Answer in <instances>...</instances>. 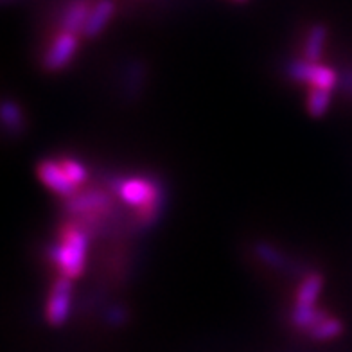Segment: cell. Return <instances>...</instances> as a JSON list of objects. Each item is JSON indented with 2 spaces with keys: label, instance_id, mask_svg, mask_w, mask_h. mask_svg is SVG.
Listing matches in <instances>:
<instances>
[{
  "label": "cell",
  "instance_id": "2e32d148",
  "mask_svg": "<svg viewBox=\"0 0 352 352\" xmlns=\"http://www.w3.org/2000/svg\"><path fill=\"white\" fill-rule=\"evenodd\" d=\"M61 167L65 169L67 176H69L70 180L74 182L76 186H81V184L87 180V176H88L87 167L79 162V160H76V158H65V160L61 162Z\"/></svg>",
  "mask_w": 352,
  "mask_h": 352
},
{
  "label": "cell",
  "instance_id": "4fadbf2b",
  "mask_svg": "<svg viewBox=\"0 0 352 352\" xmlns=\"http://www.w3.org/2000/svg\"><path fill=\"white\" fill-rule=\"evenodd\" d=\"M343 333V324L334 316H325L324 320H320L318 324L309 331V336L316 342H327Z\"/></svg>",
  "mask_w": 352,
  "mask_h": 352
},
{
  "label": "cell",
  "instance_id": "5b68a950",
  "mask_svg": "<svg viewBox=\"0 0 352 352\" xmlns=\"http://www.w3.org/2000/svg\"><path fill=\"white\" fill-rule=\"evenodd\" d=\"M78 34L60 31V34L52 40L51 47L47 49V54L43 58V65L47 70H60L70 63V60L78 51Z\"/></svg>",
  "mask_w": 352,
  "mask_h": 352
},
{
  "label": "cell",
  "instance_id": "7a4b0ae2",
  "mask_svg": "<svg viewBox=\"0 0 352 352\" xmlns=\"http://www.w3.org/2000/svg\"><path fill=\"white\" fill-rule=\"evenodd\" d=\"M117 195L124 204L137 207L142 218H155L158 209V189L144 178H126L117 186Z\"/></svg>",
  "mask_w": 352,
  "mask_h": 352
},
{
  "label": "cell",
  "instance_id": "5bb4252c",
  "mask_svg": "<svg viewBox=\"0 0 352 352\" xmlns=\"http://www.w3.org/2000/svg\"><path fill=\"white\" fill-rule=\"evenodd\" d=\"M331 107V90L311 88L307 94V111L313 117H322Z\"/></svg>",
  "mask_w": 352,
  "mask_h": 352
},
{
  "label": "cell",
  "instance_id": "7c38bea8",
  "mask_svg": "<svg viewBox=\"0 0 352 352\" xmlns=\"http://www.w3.org/2000/svg\"><path fill=\"white\" fill-rule=\"evenodd\" d=\"M325 316L327 315L316 309L315 306H298V304H295L292 311V324L298 329L311 331Z\"/></svg>",
  "mask_w": 352,
  "mask_h": 352
},
{
  "label": "cell",
  "instance_id": "9a60e30c",
  "mask_svg": "<svg viewBox=\"0 0 352 352\" xmlns=\"http://www.w3.org/2000/svg\"><path fill=\"white\" fill-rule=\"evenodd\" d=\"M2 121H4V126L10 131H14V133L20 131V128L23 124V117L16 102L6 101L2 104Z\"/></svg>",
  "mask_w": 352,
  "mask_h": 352
},
{
  "label": "cell",
  "instance_id": "e0dca14e",
  "mask_svg": "<svg viewBox=\"0 0 352 352\" xmlns=\"http://www.w3.org/2000/svg\"><path fill=\"white\" fill-rule=\"evenodd\" d=\"M255 252H257V255H259L261 259H263L266 264H272V266H283L284 264L283 254L275 250V248H272L270 245L261 243V245H257Z\"/></svg>",
  "mask_w": 352,
  "mask_h": 352
},
{
  "label": "cell",
  "instance_id": "ba28073f",
  "mask_svg": "<svg viewBox=\"0 0 352 352\" xmlns=\"http://www.w3.org/2000/svg\"><path fill=\"white\" fill-rule=\"evenodd\" d=\"M90 4L88 0H74L67 6L63 13H61L60 28L61 31H67V33H83L85 23L88 20V14H90Z\"/></svg>",
  "mask_w": 352,
  "mask_h": 352
},
{
  "label": "cell",
  "instance_id": "52a82bcc",
  "mask_svg": "<svg viewBox=\"0 0 352 352\" xmlns=\"http://www.w3.org/2000/svg\"><path fill=\"white\" fill-rule=\"evenodd\" d=\"M117 6L113 0H99L98 4L94 6L88 14V20L85 23L83 34L87 38H96L107 29L108 23L111 22L113 14H116Z\"/></svg>",
  "mask_w": 352,
  "mask_h": 352
},
{
  "label": "cell",
  "instance_id": "6da1fadb",
  "mask_svg": "<svg viewBox=\"0 0 352 352\" xmlns=\"http://www.w3.org/2000/svg\"><path fill=\"white\" fill-rule=\"evenodd\" d=\"M87 234L76 227L65 230V234L61 236V241L52 246V261L60 268V274L63 277L76 278L83 274L85 263H87Z\"/></svg>",
  "mask_w": 352,
  "mask_h": 352
},
{
  "label": "cell",
  "instance_id": "9c48e42d",
  "mask_svg": "<svg viewBox=\"0 0 352 352\" xmlns=\"http://www.w3.org/2000/svg\"><path fill=\"white\" fill-rule=\"evenodd\" d=\"M110 205V199L101 190H88L81 195L70 196L69 210L72 214H90V212H101Z\"/></svg>",
  "mask_w": 352,
  "mask_h": 352
},
{
  "label": "cell",
  "instance_id": "30bf717a",
  "mask_svg": "<svg viewBox=\"0 0 352 352\" xmlns=\"http://www.w3.org/2000/svg\"><path fill=\"white\" fill-rule=\"evenodd\" d=\"M325 40H327V28L322 23L313 25L306 38V43H304V60L318 61L324 52Z\"/></svg>",
  "mask_w": 352,
  "mask_h": 352
},
{
  "label": "cell",
  "instance_id": "277c9868",
  "mask_svg": "<svg viewBox=\"0 0 352 352\" xmlns=\"http://www.w3.org/2000/svg\"><path fill=\"white\" fill-rule=\"evenodd\" d=\"M289 76L295 81L307 83L311 88H322V90H333L338 76L331 67H325L318 61H295L289 67Z\"/></svg>",
  "mask_w": 352,
  "mask_h": 352
},
{
  "label": "cell",
  "instance_id": "3957f363",
  "mask_svg": "<svg viewBox=\"0 0 352 352\" xmlns=\"http://www.w3.org/2000/svg\"><path fill=\"white\" fill-rule=\"evenodd\" d=\"M70 309H72V278L61 275L54 280L47 298V322L54 327H60L69 320Z\"/></svg>",
  "mask_w": 352,
  "mask_h": 352
},
{
  "label": "cell",
  "instance_id": "ac0fdd59",
  "mask_svg": "<svg viewBox=\"0 0 352 352\" xmlns=\"http://www.w3.org/2000/svg\"><path fill=\"white\" fill-rule=\"evenodd\" d=\"M236 2H245V0H236Z\"/></svg>",
  "mask_w": 352,
  "mask_h": 352
},
{
  "label": "cell",
  "instance_id": "8fae6325",
  "mask_svg": "<svg viewBox=\"0 0 352 352\" xmlns=\"http://www.w3.org/2000/svg\"><path fill=\"white\" fill-rule=\"evenodd\" d=\"M322 284H324L322 275H307L300 283V286H298L297 302L295 304H298V306H315L320 297V292H322Z\"/></svg>",
  "mask_w": 352,
  "mask_h": 352
},
{
  "label": "cell",
  "instance_id": "8992f818",
  "mask_svg": "<svg viewBox=\"0 0 352 352\" xmlns=\"http://www.w3.org/2000/svg\"><path fill=\"white\" fill-rule=\"evenodd\" d=\"M38 176H40V180H42V184L47 189H51L52 192L60 196L70 198V196H74L76 189H78V186L67 176L65 169L61 167L60 162L43 160L38 166Z\"/></svg>",
  "mask_w": 352,
  "mask_h": 352
}]
</instances>
